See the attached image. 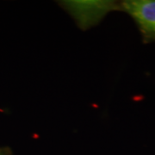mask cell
Wrapping results in <instances>:
<instances>
[{"label":"cell","mask_w":155,"mask_h":155,"mask_svg":"<svg viewBox=\"0 0 155 155\" xmlns=\"http://www.w3.org/2000/svg\"><path fill=\"white\" fill-rule=\"evenodd\" d=\"M119 6L136 22L145 43L155 41V0H126Z\"/></svg>","instance_id":"cell-1"},{"label":"cell","mask_w":155,"mask_h":155,"mask_svg":"<svg viewBox=\"0 0 155 155\" xmlns=\"http://www.w3.org/2000/svg\"><path fill=\"white\" fill-rule=\"evenodd\" d=\"M63 5L84 28L95 24L109 11L120 10L119 4L110 1H71Z\"/></svg>","instance_id":"cell-2"}]
</instances>
